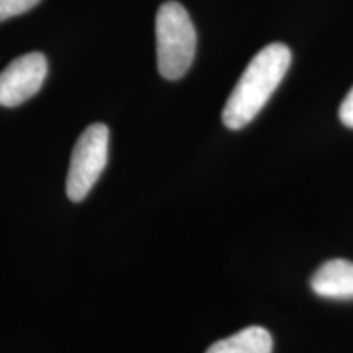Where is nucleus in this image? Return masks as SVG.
Returning a JSON list of instances; mask_svg holds the SVG:
<instances>
[{
    "instance_id": "obj_3",
    "label": "nucleus",
    "mask_w": 353,
    "mask_h": 353,
    "mask_svg": "<svg viewBox=\"0 0 353 353\" xmlns=\"http://www.w3.org/2000/svg\"><path fill=\"white\" fill-rule=\"evenodd\" d=\"M110 131L103 123H94L82 132L74 145L68 174V196L82 201L88 195L107 165Z\"/></svg>"
},
{
    "instance_id": "obj_6",
    "label": "nucleus",
    "mask_w": 353,
    "mask_h": 353,
    "mask_svg": "<svg viewBox=\"0 0 353 353\" xmlns=\"http://www.w3.org/2000/svg\"><path fill=\"white\" fill-rule=\"evenodd\" d=\"M273 339L267 329L250 325L214 342L205 353H272Z\"/></svg>"
},
{
    "instance_id": "obj_8",
    "label": "nucleus",
    "mask_w": 353,
    "mask_h": 353,
    "mask_svg": "<svg viewBox=\"0 0 353 353\" xmlns=\"http://www.w3.org/2000/svg\"><path fill=\"white\" fill-rule=\"evenodd\" d=\"M339 117H341V121L343 125L353 130V88L348 92L345 99H343L341 110H339Z\"/></svg>"
},
{
    "instance_id": "obj_5",
    "label": "nucleus",
    "mask_w": 353,
    "mask_h": 353,
    "mask_svg": "<svg viewBox=\"0 0 353 353\" xmlns=\"http://www.w3.org/2000/svg\"><path fill=\"white\" fill-rule=\"evenodd\" d=\"M317 296L327 299H353V262L332 259L322 263L311 278Z\"/></svg>"
},
{
    "instance_id": "obj_1",
    "label": "nucleus",
    "mask_w": 353,
    "mask_h": 353,
    "mask_svg": "<svg viewBox=\"0 0 353 353\" xmlns=\"http://www.w3.org/2000/svg\"><path fill=\"white\" fill-rule=\"evenodd\" d=\"M291 64V51L283 43H272L247 64L223 110L229 130H242L260 113L280 85Z\"/></svg>"
},
{
    "instance_id": "obj_7",
    "label": "nucleus",
    "mask_w": 353,
    "mask_h": 353,
    "mask_svg": "<svg viewBox=\"0 0 353 353\" xmlns=\"http://www.w3.org/2000/svg\"><path fill=\"white\" fill-rule=\"evenodd\" d=\"M41 0H0V21L32 10Z\"/></svg>"
},
{
    "instance_id": "obj_2",
    "label": "nucleus",
    "mask_w": 353,
    "mask_h": 353,
    "mask_svg": "<svg viewBox=\"0 0 353 353\" xmlns=\"http://www.w3.org/2000/svg\"><path fill=\"white\" fill-rule=\"evenodd\" d=\"M157 68L167 81L182 79L192 68L196 51V32L187 8L169 0L156 17Z\"/></svg>"
},
{
    "instance_id": "obj_4",
    "label": "nucleus",
    "mask_w": 353,
    "mask_h": 353,
    "mask_svg": "<svg viewBox=\"0 0 353 353\" xmlns=\"http://www.w3.org/2000/svg\"><path fill=\"white\" fill-rule=\"evenodd\" d=\"M48 76V61L41 52H28L12 61L0 72V107H19L37 95Z\"/></svg>"
}]
</instances>
